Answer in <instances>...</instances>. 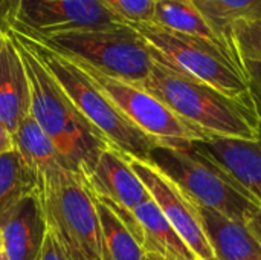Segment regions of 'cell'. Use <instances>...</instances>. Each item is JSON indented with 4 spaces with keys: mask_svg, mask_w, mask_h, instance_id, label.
I'll return each mask as SVG.
<instances>
[{
    "mask_svg": "<svg viewBox=\"0 0 261 260\" xmlns=\"http://www.w3.org/2000/svg\"><path fill=\"white\" fill-rule=\"evenodd\" d=\"M20 52L29 86V113L49 136L66 169L86 182L110 143L80 113L34 51L8 31Z\"/></svg>",
    "mask_w": 261,
    "mask_h": 260,
    "instance_id": "6da1fadb",
    "label": "cell"
},
{
    "mask_svg": "<svg viewBox=\"0 0 261 260\" xmlns=\"http://www.w3.org/2000/svg\"><path fill=\"white\" fill-rule=\"evenodd\" d=\"M208 138L258 139L260 118L254 103L232 100L153 58L139 86Z\"/></svg>",
    "mask_w": 261,
    "mask_h": 260,
    "instance_id": "7a4b0ae2",
    "label": "cell"
},
{
    "mask_svg": "<svg viewBox=\"0 0 261 260\" xmlns=\"http://www.w3.org/2000/svg\"><path fill=\"white\" fill-rule=\"evenodd\" d=\"M12 32L34 51L80 113L110 143L113 149L138 159H148L151 150L162 144L138 129L73 60L46 46L37 38L17 31Z\"/></svg>",
    "mask_w": 261,
    "mask_h": 260,
    "instance_id": "3957f363",
    "label": "cell"
},
{
    "mask_svg": "<svg viewBox=\"0 0 261 260\" xmlns=\"http://www.w3.org/2000/svg\"><path fill=\"white\" fill-rule=\"evenodd\" d=\"M148 161L173 181L193 202L213 208L246 225L260 204L219 164L197 152L191 143L159 144Z\"/></svg>",
    "mask_w": 261,
    "mask_h": 260,
    "instance_id": "277c9868",
    "label": "cell"
},
{
    "mask_svg": "<svg viewBox=\"0 0 261 260\" xmlns=\"http://www.w3.org/2000/svg\"><path fill=\"white\" fill-rule=\"evenodd\" d=\"M46 227L69 260H102L96 204L86 181L72 172L35 187Z\"/></svg>",
    "mask_w": 261,
    "mask_h": 260,
    "instance_id": "5b68a950",
    "label": "cell"
},
{
    "mask_svg": "<svg viewBox=\"0 0 261 260\" xmlns=\"http://www.w3.org/2000/svg\"><path fill=\"white\" fill-rule=\"evenodd\" d=\"M32 38L69 58L83 61L110 77L136 86L147 80L153 66V57L147 46L127 23Z\"/></svg>",
    "mask_w": 261,
    "mask_h": 260,
    "instance_id": "8992f818",
    "label": "cell"
},
{
    "mask_svg": "<svg viewBox=\"0 0 261 260\" xmlns=\"http://www.w3.org/2000/svg\"><path fill=\"white\" fill-rule=\"evenodd\" d=\"M127 25L141 37L154 60L232 100L254 103L246 75L219 54L153 21Z\"/></svg>",
    "mask_w": 261,
    "mask_h": 260,
    "instance_id": "52a82bcc",
    "label": "cell"
},
{
    "mask_svg": "<svg viewBox=\"0 0 261 260\" xmlns=\"http://www.w3.org/2000/svg\"><path fill=\"white\" fill-rule=\"evenodd\" d=\"M73 61L110 98V101L148 136L161 141L162 144H190L210 139L203 132L184 121L162 101L142 87L110 77L83 61Z\"/></svg>",
    "mask_w": 261,
    "mask_h": 260,
    "instance_id": "ba28073f",
    "label": "cell"
},
{
    "mask_svg": "<svg viewBox=\"0 0 261 260\" xmlns=\"http://www.w3.org/2000/svg\"><path fill=\"white\" fill-rule=\"evenodd\" d=\"M121 23L96 0H9L6 11L8 31L40 38Z\"/></svg>",
    "mask_w": 261,
    "mask_h": 260,
    "instance_id": "9c48e42d",
    "label": "cell"
},
{
    "mask_svg": "<svg viewBox=\"0 0 261 260\" xmlns=\"http://www.w3.org/2000/svg\"><path fill=\"white\" fill-rule=\"evenodd\" d=\"M124 156L147 188L150 198L184 239L188 248L194 253L197 260H217L203 231L196 202H193L148 159H138L128 155Z\"/></svg>",
    "mask_w": 261,
    "mask_h": 260,
    "instance_id": "30bf717a",
    "label": "cell"
},
{
    "mask_svg": "<svg viewBox=\"0 0 261 260\" xmlns=\"http://www.w3.org/2000/svg\"><path fill=\"white\" fill-rule=\"evenodd\" d=\"M86 185L98 201L115 210L133 213L135 208L151 199L124 153L113 147L101 153Z\"/></svg>",
    "mask_w": 261,
    "mask_h": 260,
    "instance_id": "8fae6325",
    "label": "cell"
},
{
    "mask_svg": "<svg viewBox=\"0 0 261 260\" xmlns=\"http://www.w3.org/2000/svg\"><path fill=\"white\" fill-rule=\"evenodd\" d=\"M153 23L219 54L246 75L237 43L223 35L184 0H156Z\"/></svg>",
    "mask_w": 261,
    "mask_h": 260,
    "instance_id": "7c38bea8",
    "label": "cell"
},
{
    "mask_svg": "<svg viewBox=\"0 0 261 260\" xmlns=\"http://www.w3.org/2000/svg\"><path fill=\"white\" fill-rule=\"evenodd\" d=\"M191 146L219 164L261 207V126L258 139L210 138Z\"/></svg>",
    "mask_w": 261,
    "mask_h": 260,
    "instance_id": "4fadbf2b",
    "label": "cell"
},
{
    "mask_svg": "<svg viewBox=\"0 0 261 260\" xmlns=\"http://www.w3.org/2000/svg\"><path fill=\"white\" fill-rule=\"evenodd\" d=\"M0 233L6 260H38L46 221L34 193L23 198L0 218Z\"/></svg>",
    "mask_w": 261,
    "mask_h": 260,
    "instance_id": "5bb4252c",
    "label": "cell"
},
{
    "mask_svg": "<svg viewBox=\"0 0 261 260\" xmlns=\"http://www.w3.org/2000/svg\"><path fill=\"white\" fill-rule=\"evenodd\" d=\"M29 113V86L23 61L12 35L3 32L0 44V124L14 135Z\"/></svg>",
    "mask_w": 261,
    "mask_h": 260,
    "instance_id": "9a60e30c",
    "label": "cell"
},
{
    "mask_svg": "<svg viewBox=\"0 0 261 260\" xmlns=\"http://www.w3.org/2000/svg\"><path fill=\"white\" fill-rule=\"evenodd\" d=\"M12 139L15 150L34 175L35 187L67 172L66 164L55 146L38 126V123L31 116V113L20 121Z\"/></svg>",
    "mask_w": 261,
    "mask_h": 260,
    "instance_id": "2e32d148",
    "label": "cell"
},
{
    "mask_svg": "<svg viewBox=\"0 0 261 260\" xmlns=\"http://www.w3.org/2000/svg\"><path fill=\"white\" fill-rule=\"evenodd\" d=\"M197 211L206 239L217 260H249L261 254V247L246 225L199 204Z\"/></svg>",
    "mask_w": 261,
    "mask_h": 260,
    "instance_id": "e0dca14e",
    "label": "cell"
},
{
    "mask_svg": "<svg viewBox=\"0 0 261 260\" xmlns=\"http://www.w3.org/2000/svg\"><path fill=\"white\" fill-rule=\"evenodd\" d=\"M133 215L141 227L144 253H154L165 260H197L153 199L135 208Z\"/></svg>",
    "mask_w": 261,
    "mask_h": 260,
    "instance_id": "ac0fdd59",
    "label": "cell"
},
{
    "mask_svg": "<svg viewBox=\"0 0 261 260\" xmlns=\"http://www.w3.org/2000/svg\"><path fill=\"white\" fill-rule=\"evenodd\" d=\"M95 204L101 230L102 260H142L144 250L122 219L96 198Z\"/></svg>",
    "mask_w": 261,
    "mask_h": 260,
    "instance_id": "d6986e66",
    "label": "cell"
},
{
    "mask_svg": "<svg viewBox=\"0 0 261 260\" xmlns=\"http://www.w3.org/2000/svg\"><path fill=\"white\" fill-rule=\"evenodd\" d=\"M223 35L236 41L237 21L260 15V0H184ZM237 43V41H236Z\"/></svg>",
    "mask_w": 261,
    "mask_h": 260,
    "instance_id": "ffe728a7",
    "label": "cell"
},
{
    "mask_svg": "<svg viewBox=\"0 0 261 260\" xmlns=\"http://www.w3.org/2000/svg\"><path fill=\"white\" fill-rule=\"evenodd\" d=\"M34 190V175L15 147L0 155V218Z\"/></svg>",
    "mask_w": 261,
    "mask_h": 260,
    "instance_id": "44dd1931",
    "label": "cell"
},
{
    "mask_svg": "<svg viewBox=\"0 0 261 260\" xmlns=\"http://www.w3.org/2000/svg\"><path fill=\"white\" fill-rule=\"evenodd\" d=\"M234 37L243 61L252 60L261 63V14L237 21Z\"/></svg>",
    "mask_w": 261,
    "mask_h": 260,
    "instance_id": "7402d4cb",
    "label": "cell"
},
{
    "mask_svg": "<svg viewBox=\"0 0 261 260\" xmlns=\"http://www.w3.org/2000/svg\"><path fill=\"white\" fill-rule=\"evenodd\" d=\"M104 9L124 23L153 21L156 0H96Z\"/></svg>",
    "mask_w": 261,
    "mask_h": 260,
    "instance_id": "603a6c76",
    "label": "cell"
},
{
    "mask_svg": "<svg viewBox=\"0 0 261 260\" xmlns=\"http://www.w3.org/2000/svg\"><path fill=\"white\" fill-rule=\"evenodd\" d=\"M245 72H246L248 84H249L251 95L255 104V110L261 123V63L252 61V60H245Z\"/></svg>",
    "mask_w": 261,
    "mask_h": 260,
    "instance_id": "cb8c5ba5",
    "label": "cell"
},
{
    "mask_svg": "<svg viewBox=\"0 0 261 260\" xmlns=\"http://www.w3.org/2000/svg\"><path fill=\"white\" fill-rule=\"evenodd\" d=\"M38 260H69L64 250L58 244L57 238L47 227H46V233H44V239H43Z\"/></svg>",
    "mask_w": 261,
    "mask_h": 260,
    "instance_id": "d4e9b609",
    "label": "cell"
},
{
    "mask_svg": "<svg viewBox=\"0 0 261 260\" xmlns=\"http://www.w3.org/2000/svg\"><path fill=\"white\" fill-rule=\"evenodd\" d=\"M246 227L251 231V234L257 239L258 245L261 247V208L255 211V215L251 218V221L246 224Z\"/></svg>",
    "mask_w": 261,
    "mask_h": 260,
    "instance_id": "484cf974",
    "label": "cell"
},
{
    "mask_svg": "<svg viewBox=\"0 0 261 260\" xmlns=\"http://www.w3.org/2000/svg\"><path fill=\"white\" fill-rule=\"evenodd\" d=\"M14 149V139L12 135L0 124V155L9 152Z\"/></svg>",
    "mask_w": 261,
    "mask_h": 260,
    "instance_id": "4316f807",
    "label": "cell"
},
{
    "mask_svg": "<svg viewBox=\"0 0 261 260\" xmlns=\"http://www.w3.org/2000/svg\"><path fill=\"white\" fill-rule=\"evenodd\" d=\"M8 2H9V0H0V31H2V32H6V31H8V26H6Z\"/></svg>",
    "mask_w": 261,
    "mask_h": 260,
    "instance_id": "83f0119b",
    "label": "cell"
},
{
    "mask_svg": "<svg viewBox=\"0 0 261 260\" xmlns=\"http://www.w3.org/2000/svg\"><path fill=\"white\" fill-rule=\"evenodd\" d=\"M142 260H165V259H162L161 256H158V254H154V253H148V251H145V253H144V256H142Z\"/></svg>",
    "mask_w": 261,
    "mask_h": 260,
    "instance_id": "f1b7e54d",
    "label": "cell"
},
{
    "mask_svg": "<svg viewBox=\"0 0 261 260\" xmlns=\"http://www.w3.org/2000/svg\"><path fill=\"white\" fill-rule=\"evenodd\" d=\"M3 256V239H2V233H0V257Z\"/></svg>",
    "mask_w": 261,
    "mask_h": 260,
    "instance_id": "f546056e",
    "label": "cell"
},
{
    "mask_svg": "<svg viewBox=\"0 0 261 260\" xmlns=\"http://www.w3.org/2000/svg\"><path fill=\"white\" fill-rule=\"evenodd\" d=\"M249 260H261V254H258V256H254V257H251Z\"/></svg>",
    "mask_w": 261,
    "mask_h": 260,
    "instance_id": "4dcf8cb0",
    "label": "cell"
},
{
    "mask_svg": "<svg viewBox=\"0 0 261 260\" xmlns=\"http://www.w3.org/2000/svg\"><path fill=\"white\" fill-rule=\"evenodd\" d=\"M2 38H3V32L0 31V44H2Z\"/></svg>",
    "mask_w": 261,
    "mask_h": 260,
    "instance_id": "1f68e13d",
    "label": "cell"
},
{
    "mask_svg": "<svg viewBox=\"0 0 261 260\" xmlns=\"http://www.w3.org/2000/svg\"><path fill=\"white\" fill-rule=\"evenodd\" d=\"M0 260H6V257H5V256H2V257H0Z\"/></svg>",
    "mask_w": 261,
    "mask_h": 260,
    "instance_id": "d6a6232c",
    "label": "cell"
}]
</instances>
